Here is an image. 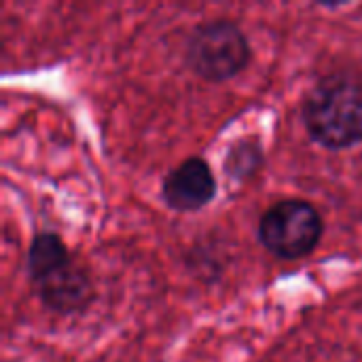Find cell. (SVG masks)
Returning <instances> with one entry per match:
<instances>
[{
    "label": "cell",
    "instance_id": "1",
    "mask_svg": "<svg viewBox=\"0 0 362 362\" xmlns=\"http://www.w3.org/2000/svg\"><path fill=\"white\" fill-rule=\"evenodd\" d=\"M303 123L318 144L331 151L362 142V81L327 76L314 85L303 102Z\"/></svg>",
    "mask_w": 362,
    "mask_h": 362
},
{
    "label": "cell",
    "instance_id": "2",
    "mask_svg": "<svg viewBox=\"0 0 362 362\" xmlns=\"http://www.w3.org/2000/svg\"><path fill=\"white\" fill-rule=\"evenodd\" d=\"M250 62L246 34L229 19L202 23L193 30L187 45V64L191 70L210 81L223 83L240 74Z\"/></svg>",
    "mask_w": 362,
    "mask_h": 362
},
{
    "label": "cell",
    "instance_id": "3",
    "mask_svg": "<svg viewBox=\"0 0 362 362\" xmlns=\"http://www.w3.org/2000/svg\"><path fill=\"white\" fill-rule=\"evenodd\" d=\"M325 231L318 210L303 199L274 204L259 221L261 244L278 259H303L320 242Z\"/></svg>",
    "mask_w": 362,
    "mask_h": 362
},
{
    "label": "cell",
    "instance_id": "4",
    "mask_svg": "<svg viewBox=\"0 0 362 362\" xmlns=\"http://www.w3.org/2000/svg\"><path fill=\"white\" fill-rule=\"evenodd\" d=\"M163 202L176 212H195L216 197V178L208 161L199 157L185 159L161 185Z\"/></svg>",
    "mask_w": 362,
    "mask_h": 362
},
{
    "label": "cell",
    "instance_id": "5",
    "mask_svg": "<svg viewBox=\"0 0 362 362\" xmlns=\"http://www.w3.org/2000/svg\"><path fill=\"white\" fill-rule=\"evenodd\" d=\"M42 303L57 314H74L93 299V284L72 259L32 282Z\"/></svg>",
    "mask_w": 362,
    "mask_h": 362
},
{
    "label": "cell",
    "instance_id": "6",
    "mask_svg": "<svg viewBox=\"0 0 362 362\" xmlns=\"http://www.w3.org/2000/svg\"><path fill=\"white\" fill-rule=\"evenodd\" d=\"M72 257L68 252V248L64 246V242L59 240V235L55 233H38L28 250V274L30 280H38L45 274L53 272L55 267L68 263Z\"/></svg>",
    "mask_w": 362,
    "mask_h": 362
},
{
    "label": "cell",
    "instance_id": "7",
    "mask_svg": "<svg viewBox=\"0 0 362 362\" xmlns=\"http://www.w3.org/2000/svg\"><path fill=\"white\" fill-rule=\"evenodd\" d=\"M259 163H261V151H259V146L252 144V142H244V144H240L231 153L229 163H227V172L233 178H240L242 180V178L250 176L252 172H257Z\"/></svg>",
    "mask_w": 362,
    "mask_h": 362
}]
</instances>
